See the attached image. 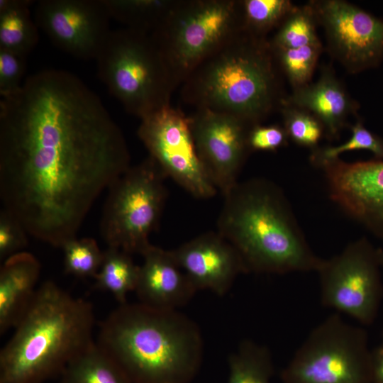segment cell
<instances>
[{
	"instance_id": "1",
	"label": "cell",
	"mask_w": 383,
	"mask_h": 383,
	"mask_svg": "<svg viewBox=\"0 0 383 383\" xmlns=\"http://www.w3.org/2000/svg\"><path fill=\"white\" fill-rule=\"evenodd\" d=\"M121 129L76 75L48 69L0 101V198L29 235L77 238L101 194L130 167Z\"/></svg>"
},
{
	"instance_id": "2",
	"label": "cell",
	"mask_w": 383,
	"mask_h": 383,
	"mask_svg": "<svg viewBox=\"0 0 383 383\" xmlns=\"http://www.w3.org/2000/svg\"><path fill=\"white\" fill-rule=\"evenodd\" d=\"M96 343L133 383H189L204 353L201 331L191 318L140 302L111 312Z\"/></svg>"
},
{
	"instance_id": "3",
	"label": "cell",
	"mask_w": 383,
	"mask_h": 383,
	"mask_svg": "<svg viewBox=\"0 0 383 383\" xmlns=\"http://www.w3.org/2000/svg\"><path fill=\"white\" fill-rule=\"evenodd\" d=\"M224 196L218 232L237 250L246 272H316L322 259L306 240L282 189L254 178Z\"/></svg>"
},
{
	"instance_id": "4",
	"label": "cell",
	"mask_w": 383,
	"mask_h": 383,
	"mask_svg": "<svg viewBox=\"0 0 383 383\" xmlns=\"http://www.w3.org/2000/svg\"><path fill=\"white\" fill-rule=\"evenodd\" d=\"M267 37L244 30L199 64L182 84L184 102L261 124L285 98Z\"/></svg>"
},
{
	"instance_id": "5",
	"label": "cell",
	"mask_w": 383,
	"mask_h": 383,
	"mask_svg": "<svg viewBox=\"0 0 383 383\" xmlns=\"http://www.w3.org/2000/svg\"><path fill=\"white\" fill-rule=\"evenodd\" d=\"M91 304L46 281L1 350L2 383H30L67 365L93 342Z\"/></svg>"
},
{
	"instance_id": "6",
	"label": "cell",
	"mask_w": 383,
	"mask_h": 383,
	"mask_svg": "<svg viewBox=\"0 0 383 383\" xmlns=\"http://www.w3.org/2000/svg\"><path fill=\"white\" fill-rule=\"evenodd\" d=\"M95 60L99 78L110 94L140 120L170 106L179 85L150 34L111 30Z\"/></svg>"
},
{
	"instance_id": "7",
	"label": "cell",
	"mask_w": 383,
	"mask_h": 383,
	"mask_svg": "<svg viewBox=\"0 0 383 383\" xmlns=\"http://www.w3.org/2000/svg\"><path fill=\"white\" fill-rule=\"evenodd\" d=\"M243 30L240 0H177L151 36L182 84Z\"/></svg>"
},
{
	"instance_id": "8",
	"label": "cell",
	"mask_w": 383,
	"mask_h": 383,
	"mask_svg": "<svg viewBox=\"0 0 383 383\" xmlns=\"http://www.w3.org/2000/svg\"><path fill=\"white\" fill-rule=\"evenodd\" d=\"M166 178L148 155L109 187L100 222L108 247L142 255L151 245L149 236L159 225L167 198Z\"/></svg>"
},
{
	"instance_id": "9",
	"label": "cell",
	"mask_w": 383,
	"mask_h": 383,
	"mask_svg": "<svg viewBox=\"0 0 383 383\" xmlns=\"http://www.w3.org/2000/svg\"><path fill=\"white\" fill-rule=\"evenodd\" d=\"M280 377L282 383H372L366 331L338 313L330 315L309 333Z\"/></svg>"
},
{
	"instance_id": "10",
	"label": "cell",
	"mask_w": 383,
	"mask_h": 383,
	"mask_svg": "<svg viewBox=\"0 0 383 383\" xmlns=\"http://www.w3.org/2000/svg\"><path fill=\"white\" fill-rule=\"evenodd\" d=\"M378 248L366 238L349 243L340 253L324 260L319 275L320 300L362 325L372 323L382 296Z\"/></svg>"
},
{
	"instance_id": "11",
	"label": "cell",
	"mask_w": 383,
	"mask_h": 383,
	"mask_svg": "<svg viewBox=\"0 0 383 383\" xmlns=\"http://www.w3.org/2000/svg\"><path fill=\"white\" fill-rule=\"evenodd\" d=\"M140 121L138 135L165 176L197 199L213 197L218 190L197 154L189 116L170 105Z\"/></svg>"
},
{
	"instance_id": "12",
	"label": "cell",
	"mask_w": 383,
	"mask_h": 383,
	"mask_svg": "<svg viewBox=\"0 0 383 383\" xmlns=\"http://www.w3.org/2000/svg\"><path fill=\"white\" fill-rule=\"evenodd\" d=\"M328 49L350 73L379 66L383 61V19L343 0L311 1Z\"/></svg>"
},
{
	"instance_id": "13",
	"label": "cell",
	"mask_w": 383,
	"mask_h": 383,
	"mask_svg": "<svg viewBox=\"0 0 383 383\" xmlns=\"http://www.w3.org/2000/svg\"><path fill=\"white\" fill-rule=\"evenodd\" d=\"M34 20L56 47L84 60L96 59L111 31L103 0H41Z\"/></svg>"
},
{
	"instance_id": "14",
	"label": "cell",
	"mask_w": 383,
	"mask_h": 383,
	"mask_svg": "<svg viewBox=\"0 0 383 383\" xmlns=\"http://www.w3.org/2000/svg\"><path fill=\"white\" fill-rule=\"evenodd\" d=\"M196 150L216 189L225 195L238 182L249 154L252 127L241 119L209 109H196L189 116Z\"/></svg>"
},
{
	"instance_id": "15",
	"label": "cell",
	"mask_w": 383,
	"mask_h": 383,
	"mask_svg": "<svg viewBox=\"0 0 383 383\" xmlns=\"http://www.w3.org/2000/svg\"><path fill=\"white\" fill-rule=\"evenodd\" d=\"M331 199L350 218L383 241V160L324 162Z\"/></svg>"
},
{
	"instance_id": "16",
	"label": "cell",
	"mask_w": 383,
	"mask_h": 383,
	"mask_svg": "<svg viewBox=\"0 0 383 383\" xmlns=\"http://www.w3.org/2000/svg\"><path fill=\"white\" fill-rule=\"evenodd\" d=\"M171 252L196 291L223 296L246 272L237 250L218 231L199 235Z\"/></svg>"
},
{
	"instance_id": "17",
	"label": "cell",
	"mask_w": 383,
	"mask_h": 383,
	"mask_svg": "<svg viewBox=\"0 0 383 383\" xmlns=\"http://www.w3.org/2000/svg\"><path fill=\"white\" fill-rule=\"evenodd\" d=\"M143 264L135 292L140 303L165 310H177L197 292L171 250L150 245L141 255Z\"/></svg>"
},
{
	"instance_id": "18",
	"label": "cell",
	"mask_w": 383,
	"mask_h": 383,
	"mask_svg": "<svg viewBox=\"0 0 383 383\" xmlns=\"http://www.w3.org/2000/svg\"><path fill=\"white\" fill-rule=\"evenodd\" d=\"M282 104L311 113L321 121L327 138L331 140L338 138L349 116L356 115L359 108L328 66L321 69L320 77L316 82L293 89Z\"/></svg>"
},
{
	"instance_id": "19",
	"label": "cell",
	"mask_w": 383,
	"mask_h": 383,
	"mask_svg": "<svg viewBox=\"0 0 383 383\" xmlns=\"http://www.w3.org/2000/svg\"><path fill=\"white\" fill-rule=\"evenodd\" d=\"M40 264L22 251L4 260L0 270V333L15 327L37 290Z\"/></svg>"
},
{
	"instance_id": "20",
	"label": "cell",
	"mask_w": 383,
	"mask_h": 383,
	"mask_svg": "<svg viewBox=\"0 0 383 383\" xmlns=\"http://www.w3.org/2000/svg\"><path fill=\"white\" fill-rule=\"evenodd\" d=\"M33 1H0V49L26 57L38 42V28L30 16Z\"/></svg>"
},
{
	"instance_id": "21",
	"label": "cell",
	"mask_w": 383,
	"mask_h": 383,
	"mask_svg": "<svg viewBox=\"0 0 383 383\" xmlns=\"http://www.w3.org/2000/svg\"><path fill=\"white\" fill-rule=\"evenodd\" d=\"M111 18L126 28L152 34L165 22L177 0H103Z\"/></svg>"
},
{
	"instance_id": "22",
	"label": "cell",
	"mask_w": 383,
	"mask_h": 383,
	"mask_svg": "<svg viewBox=\"0 0 383 383\" xmlns=\"http://www.w3.org/2000/svg\"><path fill=\"white\" fill-rule=\"evenodd\" d=\"M67 366V383H133L116 362L95 342Z\"/></svg>"
},
{
	"instance_id": "23",
	"label": "cell",
	"mask_w": 383,
	"mask_h": 383,
	"mask_svg": "<svg viewBox=\"0 0 383 383\" xmlns=\"http://www.w3.org/2000/svg\"><path fill=\"white\" fill-rule=\"evenodd\" d=\"M139 268L130 254L118 248L108 247L104 251L101 266L94 277V287L99 290L110 292L120 304H125L127 294L135 289Z\"/></svg>"
},
{
	"instance_id": "24",
	"label": "cell",
	"mask_w": 383,
	"mask_h": 383,
	"mask_svg": "<svg viewBox=\"0 0 383 383\" xmlns=\"http://www.w3.org/2000/svg\"><path fill=\"white\" fill-rule=\"evenodd\" d=\"M227 383H272L274 374L270 350L252 340H243L228 360Z\"/></svg>"
},
{
	"instance_id": "25",
	"label": "cell",
	"mask_w": 383,
	"mask_h": 383,
	"mask_svg": "<svg viewBox=\"0 0 383 383\" xmlns=\"http://www.w3.org/2000/svg\"><path fill=\"white\" fill-rule=\"evenodd\" d=\"M243 30L266 37L296 7L289 0H240Z\"/></svg>"
},
{
	"instance_id": "26",
	"label": "cell",
	"mask_w": 383,
	"mask_h": 383,
	"mask_svg": "<svg viewBox=\"0 0 383 383\" xmlns=\"http://www.w3.org/2000/svg\"><path fill=\"white\" fill-rule=\"evenodd\" d=\"M318 23L309 2L297 6L277 28L270 43L274 48H298L321 43L316 33Z\"/></svg>"
},
{
	"instance_id": "27",
	"label": "cell",
	"mask_w": 383,
	"mask_h": 383,
	"mask_svg": "<svg viewBox=\"0 0 383 383\" xmlns=\"http://www.w3.org/2000/svg\"><path fill=\"white\" fill-rule=\"evenodd\" d=\"M272 48L281 72L293 89L310 83L322 52L321 43L298 48Z\"/></svg>"
},
{
	"instance_id": "28",
	"label": "cell",
	"mask_w": 383,
	"mask_h": 383,
	"mask_svg": "<svg viewBox=\"0 0 383 383\" xmlns=\"http://www.w3.org/2000/svg\"><path fill=\"white\" fill-rule=\"evenodd\" d=\"M67 274L78 277H95L101 266L104 251L91 238L70 240L61 248Z\"/></svg>"
},
{
	"instance_id": "29",
	"label": "cell",
	"mask_w": 383,
	"mask_h": 383,
	"mask_svg": "<svg viewBox=\"0 0 383 383\" xmlns=\"http://www.w3.org/2000/svg\"><path fill=\"white\" fill-rule=\"evenodd\" d=\"M351 131V137L340 145L313 150L311 162L320 167L326 162L338 158L343 152L358 150L370 151L376 159L383 160V138L368 130L360 120L352 126Z\"/></svg>"
},
{
	"instance_id": "30",
	"label": "cell",
	"mask_w": 383,
	"mask_h": 383,
	"mask_svg": "<svg viewBox=\"0 0 383 383\" xmlns=\"http://www.w3.org/2000/svg\"><path fill=\"white\" fill-rule=\"evenodd\" d=\"M279 111L288 138L300 146L317 148L325 131L321 121L309 111L291 105L282 104Z\"/></svg>"
},
{
	"instance_id": "31",
	"label": "cell",
	"mask_w": 383,
	"mask_h": 383,
	"mask_svg": "<svg viewBox=\"0 0 383 383\" xmlns=\"http://www.w3.org/2000/svg\"><path fill=\"white\" fill-rule=\"evenodd\" d=\"M28 235L21 222L11 213L2 209L0 213V258L22 252L28 245Z\"/></svg>"
},
{
	"instance_id": "32",
	"label": "cell",
	"mask_w": 383,
	"mask_h": 383,
	"mask_svg": "<svg viewBox=\"0 0 383 383\" xmlns=\"http://www.w3.org/2000/svg\"><path fill=\"white\" fill-rule=\"evenodd\" d=\"M26 57L0 49V95L6 98L21 87Z\"/></svg>"
},
{
	"instance_id": "33",
	"label": "cell",
	"mask_w": 383,
	"mask_h": 383,
	"mask_svg": "<svg viewBox=\"0 0 383 383\" xmlns=\"http://www.w3.org/2000/svg\"><path fill=\"white\" fill-rule=\"evenodd\" d=\"M288 139L283 126L257 124L249 131L248 143L250 151H274L285 145Z\"/></svg>"
},
{
	"instance_id": "34",
	"label": "cell",
	"mask_w": 383,
	"mask_h": 383,
	"mask_svg": "<svg viewBox=\"0 0 383 383\" xmlns=\"http://www.w3.org/2000/svg\"><path fill=\"white\" fill-rule=\"evenodd\" d=\"M372 382L383 383V342L372 350Z\"/></svg>"
},
{
	"instance_id": "35",
	"label": "cell",
	"mask_w": 383,
	"mask_h": 383,
	"mask_svg": "<svg viewBox=\"0 0 383 383\" xmlns=\"http://www.w3.org/2000/svg\"><path fill=\"white\" fill-rule=\"evenodd\" d=\"M378 255L381 267L383 268V249L378 248Z\"/></svg>"
}]
</instances>
